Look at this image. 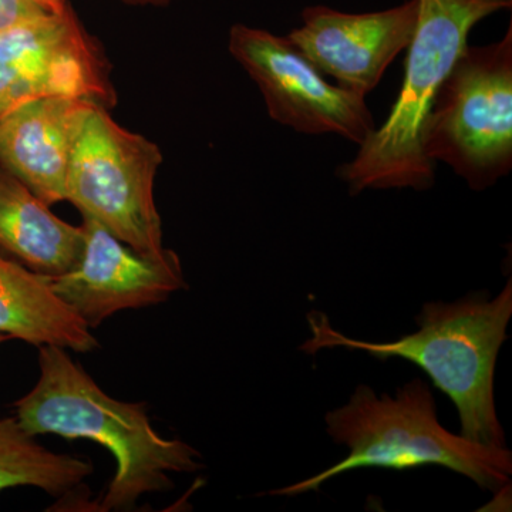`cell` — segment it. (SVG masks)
I'll return each instance as SVG.
<instances>
[{
	"mask_svg": "<svg viewBox=\"0 0 512 512\" xmlns=\"http://www.w3.org/2000/svg\"><path fill=\"white\" fill-rule=\"evenodd\" d=\"M43 97H76L109 110L117 101L107 57L70 5L0 32V119Z\"/></svg>",
	"mask_w": 512,
	"mask_h": 512,
	"instance_id": "cell-7",
	"label": "cell"
},
{
	"mask_svg": "<svg viewBox=\"0 0 512 512\" xmlns=\"http://www.w3.org/2000/svg\"><path fill=\"white\" fill-rule=\"evenodd\" d=\"M512 316V282L495 299L478 292L457 302L426 303L417 316L419 332L394 342H365L342 335L325 313L308 315L312 338L302 352L346 348L379 360L402 357L421 367L431 382L456 404L461 437L488 447L505 448V434L494 402L498 352L507 339Z\"/></svg>",
	"mask_w": 512,
	"mask_h": 512,
	"instance_id": "cell-2",
	"label": "cell"
},
{
	"mask_svg": "<svg viewBox=\"0 0 512 512\" xmlns=\"http://www.w3.org/2000/svg\"><path fill=\"white\" fill-rule=\"evenodd\" d=\"M6 339H8L6 336L0 335V343L5 342Z\"/></svg>",
	"mask_w": 512,
	"mask_h": 512,
	"instance_id": "cell-18",
	"label": "cell"
},
{
	"mask_svg": "<svg viewBox=\"0 0 512 512\" xmlns=\"http://www.w3.org/2000/svg\"><path fill=\"white\" fill-rule=\"evenodd\" d=\"M120 3L126 6H133V8H161V6L170 5V3L177 2V0H119Z\"/></svg>",
	"mask_w": 512,
	"mask_h": 512,
	"instance_id": "cell-16",
	"label": "cell"
},
{
	"mask_svg": "<svg viewBox=\"0 0 512 512\" xmlns=\"http://www.w3.org/2000/svg\"><path fill=\"white\" fill-rule=\"evenodd\" d=\"M93 474V464L37 443L16 417H0V493L35 487L52 497L70 495Z\"/></svg>",
	"mask_w": 512,
	"mask_h": 512,
	"instance_id": "cell-14",
	"label": "cell"
},
{
	"mask_svg": "<svg viewBox=\"0 0 512 512\" xmlns=\"http://www.w3.org/2000/svg\"><path fill=\"white\" fill-rule=\"evenodd\" d=\"M163 160L154 141L94 104L74 143L66 201L140 254H164L163 221L154 200Z\"/></svg>",
	"mask_w": 512,
	"mask_h": 512,
	"instance_id": "cell-6",
	"label": "cell"
},
{
	"mask_svg": "<svg viewBox=\"0 0 512 512\" xmlns=\"http://www.w3.org/2000/svg\"><path fill=\"white\" fill-rule=\"evenodd\" d=\"M301 18V28L286 36L289 42L323 76L366 97L412 42L419 3L407 0L394 8L367 13L316 5L303 9Z\"/></svg>",
	"mask_w": 512,
	"mask_h": 512,
	"instance_id": "cell-10",
	"label": "cell"
},
{
	"mask_svg": "<svg viewBox=\"0 0 512 512\" xmlns=\"http://www.w3.org/2000/svg\"><path fill=\"white\" fill-rule=\"evenodd\" d=\"M46 12L37 0H0V32Z\"/></svg>",
	"mask_w": 512,
	"mask_h": 512,
	"instance_id": "cell-15",
	"label": "cell"
},
{
	"mask_svg": "<svg viewBox=\"0 0 512 512\" xmlns=\"http://www.w3.org/2000/svg\"><path fill=\"white\" fill-rule=\"evenodd\" d=\"M84 245L79 262L62 275L46 276L90 329L127 309L167 302L187 289L180 258L171 249L161 255L140 254L99 222L83 217Z\"/></svg>",
	"mask_w": 512,
	"mask_h": 512,
	"instance_id": "cell-9",
	"label": "cell"
},
{
	"mask_svg": "<svg viewBox=\"0 0 512 512\" xmlns=\"http://www.w3.org/2000/svg\"><path fill=\"white\" fill-rule=\"evenodd\" d=\"M0 335L30 345L86 353L99 348L92 329L53 292L46 276L0 255Z\"/></svg>",
	"mask_w": 512,
	"mask_h": 512,
	"instance_id": "cell-13",
	"label": "cell"
},
{
	"mask_svg": "<svg viewBox=\"0 0 512 512\" xmlns=\"http://www.w3.org/2000/svg\"><path fill=\"white\" fill-rule=\"evenodd\" d=\"M37 2H39L43 8L49 10V12H59V10L70 5L69 0H37Z\"/></svg>",
	"mask_w": 512,
	"mask_h": 512,
	"instance_id": "cell-17",
	"label": "cell"
},
{
	"mask_svg": "<svg viewBox=\"0 0 512 512\" xmlns=\"http://www.w3.org/2000/svg\"><path fill=\"white\" fill-rule=\"evenodd\" d=\"M39 369L35 387L15 403V417L32 436L92 440L113 454L117 470L100 511L134 510L143 495L173 488L168 474L204 468L194 447L153 429L146 404L113 399L66 349L39 348Z\"/></svg>",
	"mask_w": 512,
	"mask_h": 512,
	"instance_id": "cell-1",
	"label": "cell"
},
{
	"mask_svg": "<svg viewBox=\"0 0 512 512\" xmlns=\"http://www.w3.org/2000/svg\"><path fill=\"white\" fill-rule=\"evenodd\" d=\"M419 18L410 42L402 89L383 126L338 170L350 194L366 190H429L436 164L423 150V130L434 97L468 35L481 20L511 9L512 0H417Z\"/></svg>",
	"mask_w": 512,
	"mask_h": 512,
	"instance_id": "cell-4",
	"label": "cell"
},
{
	"mask_svg": "<svg viewBox=\"0 0 512 512\" xmlns=\"http://www.w3.org/2000/svg\"><path fill=\"white\" fill-rule=\"evenodd\" d=\"M82 225L74 227L50 210L22 181L0 168V249L43 276L76 266L82 255Z\"/></svg>",
	"mask_w": 512,
	"mask_h": 512,
	"instance_id": "cell-12",
	"label": "cell"
},
{
	"mask_svg": "<svg viewBox=\"0 0 512 512\" xmlns=\"http://www.w3.org/2000/svg\"><path fill=\"white\" fill-rule=\"evenodd\" d=\"M431 163L483 191L512 168V28L500 42L466 46L434 97L423 130Z\"/></svg>",
	"mask_w": 512,
	"mask_h": 512,
	"instance_id": "cell-5",
	"label": "cell"
},
{
	"mask_svg": "<svg viewBox=\"0 0 512 512\" xmlns=\"http://www.w3.org/2000/svg\"><path fill=\"white\" fill-rule=\"evenodd\" d=\"M228 50L276 123L309 136L335 134L357 147L376 130L365 97L330 84L288 37L237 23L229 29Z\"/></svg>",
	"mask_w": 512,
	"mask_h": 512,
	"instance_id": "cell-8",
	"label": "cell"
},
{
	"mask_svg": "<svg viewBox=\"0 0 512 512\" xmlns=\"http://www.w3.org/2000/svg\"><path fill=\"white\" fill-rule=\"evenodd\" d=\"M93 101L43 97L0 119V168L52 207L66 201L74 143Z\"/></svg>",
	"mask_w": 512,
	"mask_h": 512,
	"instance_id": "cell-11",
	"label": "cell"
},
{
	"mask_svg": "<svg viewBox=\"0 0 512 512\" xmlns=\"http://www.w3.org/2000/svg\"><path fill=\"white\" fill-rule=\"evenodd\" d=\"M325 420L329 436L348 447L349 456L318 476L271 494L295 497L318 491L330 478L366 467H446L495 493L510 484L511 451L473 443L444 429L429 384L421 379L407 383L396 397H377L370 387L359 386L350 402L326 414Z\"/></svg>",
	"mask_w": 512,
	"mask_h": 512,
	"instance_id": "cell-3",
	"label": "cell"
}]
</instances>
